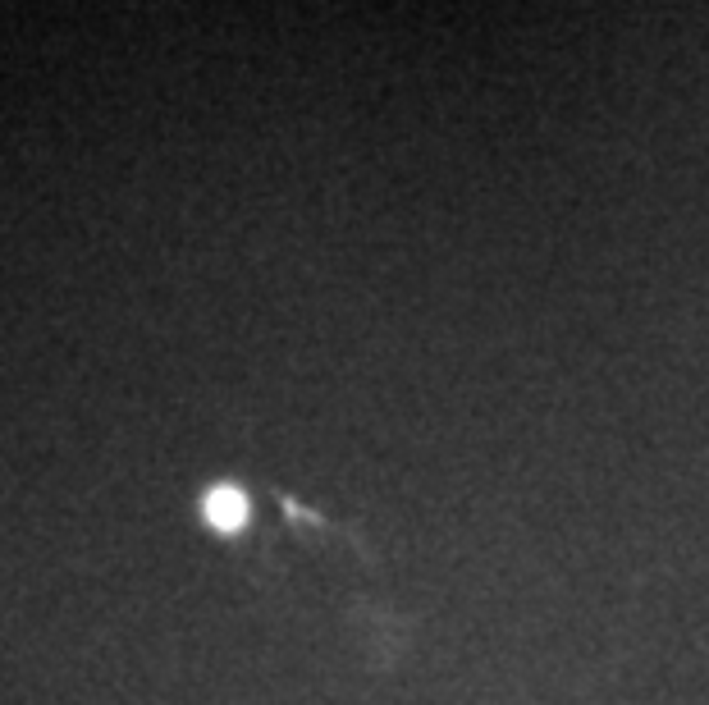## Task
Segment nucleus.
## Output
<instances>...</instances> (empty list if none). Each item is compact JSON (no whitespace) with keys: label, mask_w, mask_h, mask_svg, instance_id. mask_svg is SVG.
<instances>
[{"label":"nucleus","mask_w":709,"mask_h":705,"mask_svg":"<svg viewBox=\"0 0 709 705\" xmlns=\"http://www.w3.org/2000/svg\"><path fill=\"white\" fill-rule=\"evenodd\" d=\"M202 513H206V522H211L215 532H238V527L248 522V495L234 490V486H215L211 495H206Z\"/></svg>","instance_id":"obj_1"}]
</instances>
